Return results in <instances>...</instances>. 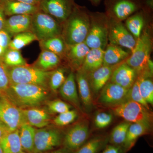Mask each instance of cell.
Instances as JSON below:
<instances>
[{
	"label": "cell",
	"mask_w": 153,
	"mask_h": 153,
	"mask_svg": "<svg viewBox=\"0 0 153 153\" xmlns=\"http://www.w3.org/2000/svg\"><path fill=\"white\" fill-rule=\"evenodd\" d=\"M49 89L40 85L10 84L3 94L21 109L38 107L48 101Z\"/></svg>",
	"instance_id": "cell-1"
},
{
	"label": "cell",
	"mask_w": 153,
	"mask_h": 153,
	"mask_svg": "<svg viewBox=\"0 0 153 153\" xmlns=\"http://www.w3.org/2000/svg\"><path fill=\"white\" fill-rule=\"evenodd\" d=\"M90 11L76 4L70 16L61 25V36L67 45L85 42L90 27Z\"/></svg>",
	"instance_id": "cell-2"
},
{
	"label": "cell",
	"mask_w": 153,
	"mask_h": 153,
	"mask_svg": "<svg viewBox=\"0 0 153 153\" xmlns=\"http://www.w3.org/2000/svg\"><path fill=\"white\" fill-rule=\"evenodd\" d=\"M152 39L149 28L143 30L141 35L136 40L131 54L125 60L126 63L136 72L137 76L152 77L153 76L148 68L151 59Z\"/></svg>",
	"instance_id": "cell-3"
},
{
	"label": "cell",
	"mask_w": 153,
	"mask_h": 153,
	"mask_svg": "<svg viewBox=\"0 0 153 153\" xmlns=\"http://www.w3.org/2000/svg\"><path fill=\"white\" fill-rule=\"evenodd\" d=\"M89 31L85 43L89 49H105L108 45V17L105 13L91 12Z\"/></svg>",
	"instance_id": "cell-4"
},
{
	"label": "cell",
	"mask_w": 153,
	"mask_h": 153,
	"mask_svg": "<svg viewBox=\"0 0 153 153\" xmlns=\"http://www.w3.org/2000/svg\"><path fill=\"white\" fill-rule=\"evenodd\" d=\"M7 69L10 84H33L49 88L52 71H44L29 64L7 67Z\"/></svg>",
	"instance_id": "cell-5"
},
{
	"label": "cell",
	"mask_w": 153,
	"mask_h": 153,
	"mask_svg": "<svg viewBox=\"0 0 153 153\" xmlns=\"http://www.w3.org/2000/svg\"><path fill=\"white\" fill-rule=\"evenodd\" d=\"M61 25L49 15L39 10L32 15L30 32L38 41L61 36Z\"/></svg>",
	"instance_id": "cell-6"
},
{
	"label": "cell",
	"mask_w": 153,
	"mask_h": 153,
	"mask_svg": "<svg viewBox=\"0 0 153 153\" xmlns=\"http://www.w3.org/2000/svg\"><path fill=\"white\" fill-rule=\"evenodd\" d=\"M111 109L115 115L122 118L126 121L130 123H142L152 125V114L149 110L138 102L127 100L111 107Z\"/></svg>",
	"instance_id": "cell-7"
},
{
	"label": "cell",
	"mask_w": 153,
	"mask_h": 153,
	"mask_svg": "<svg viewBox=\"0 0 153 153\" xmlns=\"http://www.w3.org/2000/svg\"><path fill=\"white\" fill-rule=\"evenodd\" d=\"M104 5L107 15L120 22L142 9L141 0H105Z\"/></svg>",
	"instance_id": "cell-8"
},
{
	"label": "cell",
	"mask_w": 153,
	"mask_h": 153,
	"mask_svg": "<svg viewBox=\"0 0 153 153\" xmlns=\"http://www.w3.org/2000/svg\"><path fill=\"white\" fill-rule=\"evenodd\" d=\"M0 121L10 131L19 129L26 123L22 109L13 104L2 93H0Z\"/></svg>",
	"instance_id": "cell-9"
},
{
	"label": "cell",
	"mask_w": 153,
	"mask_h": 153,
	"mask_svg": "<svg viewBox=\"0 0 153 153\" xmlns=\"http://www.w3.org/2000/svg\"><path fill=\"white\" fill-rule=\"evenodd\" d=\"M62 142L61 133L53 128L36 129L33 153H44L53 150Z\"/></svg>",
	"instance_id": "cell-10"
},
{
	"label": "cell",
	"mask_w": 153,
	"mask_h": 153,
	"mask_svg": "<svg viewBox=\"0 0 153 153\" xmlns=\"http://www.w3.org/2000/svg\"><path fill=\"white\" fill-rule=\"evenodd\" d=\"M108 17V40L110 44L133 50L136 40L122 22Z\"/></svg>",
	"instance_id": "cell-11"
},
{
	"label": "cell",
	"mask_w": 153,
	"mask_h": 153,
	"mask_svg": "<svg viewBox=\"0 0 153 153\" xmlns=\"http://www.w3.org/2000/svg\"><path fill=\"white\" fill-rule=\"evenodd\" d=\"M76 4L74 0H41L39 8L61 25L71 14Z\"/></svg>",
	"instance_id": "cell-12"
},
{
	"label": "cell",
	"mask_w": 153,
	"mask_h": 153,
	"mask_svg": "<svg viewBox=\"0 0 153 153\" xmlns=\"http://www.w3.org/2000/svg\"><path fill=\"white\" fill-rule=\"evenodd\" d=\"M89 136V128L87 123H79L67 131L63 140L64 148L75 152L84 144Z\"/></svg>",
	"instance_id": "cell-13"
},
{
	"label": "cell",
	"mask_w": 153,
	"mask_h": 153,
	"mask_svg": "<svg viewBox=\"0 0 153 153\" xmlns=\"http://www.w3.org/2000/svg\"><path fill=\"white\" fill-rule=\"evenodd\" d=\"M101 90L98 100L105 105L112 107L128 100V89L111 81L108 82Z\"/></svg>",
	"instance_id": "cell-14"
},
{
	"label": "cell",
	"mask_w": 153,
	"mask_h": 153,
	"mask_svg": "<svg viewBox=\"0 0 153 153\" xmlns=\"http://www.w3.org/2000/svg\"><path fill=\"white\" fill-rule=\"evenodd\" d=\"M90 50L85 42L67 45L63 60L72 70L77 71L82 67L88 52Z\"/></svg>",
	"instance_id": "cell-15"
},
{
	"label": "cell",
	"mask_w": 153,
	"mask_h": 153,
	"mask_svg": "<svg viewBox=\"0 0 153 153\" xmlns=\"http://www.w3.org/2000/svg\"><path fill=\"white\" fill-rule=\"evenodd\" d=\"M137 77L135 71L124 61L115 68L110 79L111 82L129 89L134 84Z\"/></svg>",
	"instance_id": "cell-16"
},
{
	"label": "cell",
	"mask_w": 153,
	"mask_h": 153,
	"mask_svg": "<svg viewBox=\"0 0 153 153\" xmlns=\"http://www.w3.org/2000/svg\"><path fill=\"white\" fill-rule=\"evenodd\" d=\"M22 110L26 122L33 127L43 128L50 123L51 116L47 110L38 107Z\"/></svg>",
	"instance_id": "cell-17"
},
{
	"label": "cell",
	"mask_w": 153,
	"mask_h": 153,
	"mask_svg": "<svg viewBox=\"0 0 153 153\" xmlns=\"http://www.w3.org/2000/svg\"><path fill=\"white\" fill-rule=\"evenodd\" d=\"M32 15H21L11 16L6 19L4 30L13 38L23 32H30Z\"/></svg>",
	"instance_id": "cell-18"
},
{
	"label": "cell",
	"mask_w": 153,
	"mask_h": 153,
	"mask_svg": "<svg viewBox=\"0 0 153 153\" xmlns=\"http://www.w3.org/2000/svg\"><path fill=\"white\" fill-rule=\"evenodd\" d=\"M120 64L113 66H102L88 74L91 87L94 91L98 92L102 89L110 79L115 68Z\"/></svg>",
	"instance_id": "cell-19"
},
{
	"label": "cell",
	"mask_w": 153,
	"mask_h": 153,
	"mask_svg": "<svg viewBox=\"0 0 153 153\" xmlns=\"http://www.w3.org/2000/svg\"><path fill=\"white\" fill-rule=\"evenodd\" d=\"M60 95L68 102L81 109L79 97L77 92L75 74L71 71L59 89Z\"/></svg>",
	"instance_id": "cell-20"
},
{
	"label": "cell",
	"mask_w": 153,
	"mask_h": 153,
	"mask_svg": "<svg viewBox=\"0 0 153 153\" xmlns=\"http://www.w3.org/2000/svg\"><path fill=\"white\" fill-rule=\"evenodd\" d=\"M2 6L6 16L8 17L15 15H33L40 10L39 6L12 0H5Z\"/></svg>",
	"instance_id": "cell-21"
},
{
	"label": "cell",
	"mask_w": 153,
	"mask_h": 153,
	"mask_svg": "<svg viewBox=\"0 0 153 153\" xmlns=\"http://www.w3.org/2000/svg\"><path fill=\"white\" fill-rule=\"evenodd\" d=\"M75 76L79 97L84 106L89 108L92 105V99L88 74L80 68L76 71Z\"/></svg>",
	"instance_id": "cell-22"
},
{
	"label": "cell",
	"mask_w": 153,
	"mask_h": 153,
	"mask_svg": "<svg viewBox=\"0 0 153 153\" xmlns=\"http://www.w3.org/2000/svg\"><path fill=\"white\" fill-rule=\"evenodd\" d=\"M151 13L143 9L137 11L126 20V27L136 40H137L141 35L146 19Z\"/></svg>",
	"instance_id": "cell-23"
},
{
	"label": "cell",
	"mask_w": 153,
	"mask_h": 153,
	"mask_svg": "<svg viewBox=\"0 0 153 153\" xmlns=\"http://www.w3.org/2000/svg\"><path fill=\"white\" fill-rule=\"evenodd\" d=\"M130 53L122 47L114 44H108L104 49L103 66H113L125 61Z\"/></svg>",
	"instance_id": "cell-24"
},
{
	"label": "cell",
	"mask_w": 153,
	"mask_h": 153,
	"mask_svg": "<svg viewBox=\"0 0 153 153\" xmlns=\"http://www.w3.org/2000/svg\"><path fill=\"white\" fill-rule=\"evenodd\" d=\"M62 60L53 52L41 50L37 60L32 64L34 66L45 71H51L60 66Z\"/></svg>",
	"instance_id": "cell-25"
},
{
	"label": "cell",
	"mask_w": 153,
	"mask_h": 153,
	"mask_svg": "<svg viewBox=\"0 0 153 153\" xmlns=\"http://www.w3.org/2000/svg\"><path fill=\"white\" fill-rule=\"evenodd\" d=\"M104 49H90L88 52L81 68L88 74L103 66Z\"/></svg>",
	"instance_id": "cell-26"
},
{
	"label": "cell",
	"mask_w": 153,
	"mask_h": 153,
	"mask_svg": "<svg viewBox=\"0 0 153 153\" xmlns=\"http://www.w3.org/2000/svg\"><path fill=\"white\" fill-rule=\"evenodd\" d=\"M151 125L142 123H131L123 146L126 150H128L134 145L140 137L147 133L151 129Z\"/></svg>",
	"instance_id": "cell-27"
},
{
	"label": "cell",
	"mask_w": 153,
	"mask_h": 153,
	"mask_svg": "<svg viewBox=\"0 0 153 153\" xmlns=\"http://www.w3.org/2000/svg\"><path fill=\"white\" fill-rule=\"evenodd\" d=\"M39 45L41 50H47L53 52L63 60L67 45L61 36L39 41Z\"/></svg>",
	"instance_id": "cell-28"
},
{
	"label": "cell",
	"mask_w": 153,
	"mask_h": 153,
	"mask_svg": "<svg viewBox=\"0 0 153 153\" xmlns=\"http://www.w3.org/2000/svg\"><path fill=\"white\" fill-rule=\"evenodd\" d=\"M0 146L4 153H19L23 151L19 129L6 134L0 141Z\"/></svg>",
	"instance_id": "cell-29"
},
{
	"label": "cell",
	"mask_w": 153,
	"mask_h": 153,
	"mask_svg": "<svg viewBox=\"0 0 153 153\" xmlns=\"http://www.w3.org/2000/svg\"><path fill=\"white\" fill-rule=\"evenodd\" d=\"M19 131L23 150L28 153H33L36 128L25 123L20 127Z\"/></svg>",
	"instance_id": "cell-30"
},
{
	"label": "cell",
	"mask_w": 153,
	"mask_h": 153,
	"mask_svg": "<svg viewBox=\"0 0 153 153\" xmlns=\"http://www.w3.org/2000/svg\"><path fill=\"white\" fill-rule=\"evenodd\" d=\"M1 60L7 67L28 65L27 60L23 57L20 50L10 48L6 51Z\"/></svg>",
	"instance_id": "cell-31"
},
{
	"label": "cell",
	"mask_w": 153,
	"mask_h": 153,
	"mask_svg": "<svg viewBox=\"0 0 153 153\" xmlns=\"http://www.w3.org/2000/svg\"><path fill=\"white\" fill-rule=\"evenodd\" d=\"M13 38L9 45V48L16 50H20L34 41H38L36 36L30 32L19 33Z\"/></svg>",
	"instance_id": "cell-32"
},
{
	"label": "cell",
	"mask_w": 153,
	"mask_h": 153,
	"mask_svg": "<svg viewBox=\"0 0 153 153\" xmlns=\"http://www.w3.org/2000/svg\"><path fill=\"white\" fill-rule=\"evenodd\" d=\"M66 70L60 66L51 71L49 80V90L56 92L66 80Z\"/></svg>",
	"instance_id": "cell-33"
},
{
	"label": "cell",
	"mask_w": 153,
	"mask_h": 153,
	"mask_svg": "<svg viewBox=\"0 0 153 153\" xmlns=\"http://www.w3.org/2000/svg\"><path fill=\"white\" fill-rule=\"evenodd\" d=\"M131 123L128 122H124L115 127L110 137L111 144L119 146L123 145Z\"/></svg>",
	"instance_id": "cell-34"
},
{
	"label": "cell",
	"mask_w": 153,
	"mask_h": 153,
	"mask_svg": "<svg viewBox=\"0 0 153 153\" xmlns=\"http://www.w3.org/2000/svg\"><path fill=\"white\" fill-rule=\"evenodd\" d=\"M139 79V90L141 95L148 104H153V83L152 77H141Z\"/></svg>",
	"instance_id": "cell-35"
},
{
	"label": "cell",
	"mask_w": 153,
	"mask_h": 153,
	"mask_svg": "<svg viewBox=\"0 0 153 153\" xmlns=\"http://www.w3.org/2000/svg\"><path fill=\"white\" fill-rule=\"evenodd\" d=\"M105 140L101 137H96L86 142L74 153H98L104 146Z\"/></svg>",
	"instance_id": "cell-36"
},
{
	"label": "cell",
	"mask_w": 153,
	"mask_h": 153,
	"mask_svg": "<svg viewBox=\"0 0 153 153\" xmlns=\"http://www.w3.org/2000/svg\"><path fill=\"white\" fill-rule=\"evenodd\" d=\"M77 112L74 110L59 114L53 119V123L58 126H64L72 123L77 117Z\"/></svg>",
	"instance_id": "cell-37"
},
{
	"label": "cell",
	"mask_w": 153,
	"mask_h": 153,
	"mask_svg": "<svg viewBox=\"0 0 153 153\" xmlns=\"http://www.w3.org/2000/svg\"><path fill=\"white\" fill-rule=\"evenodd\" d=\"M132 100L138 102L148 109L149 110V104L143 99L139 90V79L137 76L135 81L131 87L128 89V100Z\"/></svg>",
	"instance_id": "cell-38"
},
{
	"label": "cell",
	"mask_w": 153,
	"mask_h": 153,
	"mask_svg": "<svg viewBox=\"0 0 153 153\" xmlns=\"http://www.w3.org/2000/svg\"><path fill=\"white\" fill-rule=\"evenodd\" d=\"M47 102V111L49 113L59 114L71 109L69 105L60 100H55Z\"/></svg>",
	"instance_id": "cell-39"
},
{
	"label": "cell",
	"mask_w": 153,
	"mask_h": 153,
	"mask_svg": "<svg viewBox=\"0 0 153 153\" xmlns=\"http://www.w3.org/2000/svg\"><path fill=\"white\" fill-rule=\"evenodd\" d=\"M113 120L111 114L105 112L98 113L94 118V124L97 128H103L109 125Z\"/></svg>",
	"instance_id": "cell-40"
},
{
	"label": "cell",
	"mask_w": 153,
	"mask_h": 153,
	"mask_svg": "<svg viewBox=\"0 0 153 153\" xmlns=\"http://www.w3.org/2000/svg\"><path fill=\"white\" fill-rule=\"evenodd\" d=\"M10 84L7 67L0 59V93H3Z\"/></svg>",
	"instance_id": "cell-41"
},
{
	"label": "cell",
	"mask_w": 153,
	"mask_h": 153,
	"mask_svg": "<svg viewBox=\"0 0 153 153\" xmlns=\"http://www.w3.org/2000/svg\"><path fill=\"white\" fill-rule=\"evenodd\" d=\"M12 37L6 30L0 31V59L2 58L9 48Z\"/></svg>",
	"instance_id": "cell-42"
},
{
	"label": "cell",
	"mask_w": 153,
	"mask_h": 153,
	"mask_svg": "<svg viewBox=\"0 0 153 153\" xmlns=\"http://www.w3.org/2000/svg\"><path fill=\"white\" fill-rule=\"evenodd\" d=\"M101 153H124V150L121 146L111 144L105 147Z\"/></svg>",
	"instance_id": "cell-43"
},
{
	"label": "cell",
	"mask_w": 153,
	"mask_h": 153,
	"mask_svg": "<svg viewBox=\"0 0 153 153\" xmlns=\"http://www.w3.org/2000/svg\"><path fill=\"white\" fill-rule=\"evenodd\" d=\"M6 16L2 5H0V31L4 30L6 21Z\"/></svg>",
	"instance_id": "cell-44"
},
{
	"label": "cell",
	"mask_w": 153,
	"mask_h": 153,
	"mask_svg": "<svg viewBox=\"0 0 153 153\" xmlns=\"http://www.w3.org/2000/svg\"><path fill=\"white\" fill-rule=\"evenodd\" d=\"M10 131L6 126L0 121V141L3 138V137Z\"/></svg>",
	"instance_id": "cell-45"
},
{
	"label": "cell",
	"mask_w": 153,
	"mask_h": 153,
	"mask_svg": "<svg viewBox=\"0 0 153 153\" xmlns=\"http://www.w3.org/2000/svg\"><path fill=\"white\" fill-rule=\"evenodd\" d=\"M12 1H18L29 4L33 5L39 6L41 0H12Z\"/></svg>",
	"instance_id": "cell-46"
},
{
	"label": "cell",
	"mask_w": 153,
	"mask_h": 153,
	"mask_svg": "<svg viewBox=\"0 0 153 153\" xmlns=\"http://www.w3.org/2000/svg\"><path fill=\"white\" fill-rule=\"evenodd\" d=\"M47 153H70V151L67 149L66 148H64L63 149H58L55 150L49 151V152H46Z\"/></svg>",
	"instance_id": "cell-47"
},
{
	"label": "cell",
	"mask_w": 153,
	"mask_h": 153,
	"mask_svg": "<svg viewBox=\"0 0 153 153\" xmlns=\"http://www.w3.org/2000/svg\"><path fill=\"white\" fill-rule=\"evenodd\" d=\"M89 1L93 5L97 6L100 4L101 0H89Z\"/></svg>",
	"instance_id": "cell-48"
},
{
	"label": "cell",
	"mask_w": 153,
	"mask_h": 153,
	"mask_svg": "<svg viewBox=\"0 0 153 153\" xmlns=\"http://www.w3.org/2000/svg\"><path fill=\"white\" fill-rule=\"evenodd\" d=\"M5 0H0V5H2L3 2H4Z\"/></svg>",
	"instance_id": "cell-49"
},
{
	"label": "cell",
	"mask_w": 153,
	"mask_h": 153,
	"mask_svg": "<svg viewBox=\"0 0 153 153\" xmlns=\"http://www.w3.org/2000/svg\"><path fill=\"white\" fill-rule=\"evenodd\" d=\"M0 153H4V152H3L2 149V148L1 147V146H0Z\"/></svg>",
	"instance_id": "cell-50"
},
{
	"label": "cell",
	"mask_w": 153,
	"mask_h": 153,
	"mask_svg": "<svg viewBox=\"0 0 153 153\" xmlns=\"http://www.w3.org/2000/svg\"><path fill=\"white\" fill-rule=\"evenodd\" d=\"M28 153L27 152H24V151H22V152H20V153Z\"/></svg>",
	"instance_id": "cell-51"
}]
</instances>
